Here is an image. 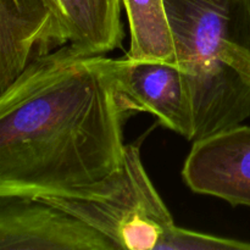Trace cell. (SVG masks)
I'll return each instance as SVG.
<instances>
[{"instance_id": "cell-3", "label": "cell", "mask_w": 250, "mask_h": 250, "mask_svg": "<svg viewBox=\"0 0 250 250\" xmlns=\"http://www.w3.org/2000/svg\"><path fill=\"white\" fill-rule=\"evenodd\" d=\"M100 232L116 249L156 250L175 226L149 178L139 144H126L121 166L84 198H41Z\"/></svg>"}, {"instance_id": "cell-6", "label": "cell", "mask_w": 250, "mask_h": 250, "mask_svg": "<svg viewBox=\"0 0 250 250\" xmlns=\"http://www.w3.org/2000/svg\"><path fill=\"white\" fill-rule=\"evenodd\" d=\"M182 175L194 193L250 207V126L238 125L195 141Z\"/></svg>"}, {"instance_id": "cell-1", "label": "cell", "mask_w": 250, "mask_h": 250, "mask_svg": "<svg viewBox=\"0 0 250 250\" xmlns=\"http://www.w3.org/2000/svg\"><path fill=\"white\" fill-rule=\"evenodd\" d=\"M111 63L65 44L0 93V197L84 198L121 166L128 112Z\"/></svg>"}, {"instance_id": "cell-2", "label": "cell", "mask_w": 250, "mask_h": 250, "mask_svg": "<svg viewBox=\"0 0 250 250\" xmlns=\"http://www.w3.org/2000/svg\"><path fill=\"white\" fill-rule=\"evenodd\" d=\"M187 81L193 142L250 116V0H164Z\"/></svg>"}, {"instance_id": "cell-5", "label": "cell", "mask_w": 250, "mask_h": 250, "mask_svg": "<svg viewBox=\"0 0 250 250\" xmlns=\"http://www.w3.org/2000/svg\"><path fill=\"white\" fill-rule=\"evenodd\" d=\"M112 78L127 112H148L161 125L193 141L192 106L182 70L166 61L112 59Z\"/></svg>"}, {"instance_id": "cell-7", "label": "cell", "mask_w": 250, "mask_h": 250, "mask_svg": "<svg viewBox=\"0 0 250 250\" xmlns=\"http://www.w3.org/2000/svg\"><path fill=\"white\" fill-rule=\"evenodd\" d=\"M65 45L43 0H0V93L42 54Z\"/></svg>"}, {"instance_id": "cell-9", "label": "cell", "mask_w": 250, "mask_h": 250, "mask_svg": "<svg viewBox=\"0 0 250 250\" xmlns=\"http://www.w3.org/2000/svg\"><path fill=\"white\" fill-rule=\"evenodd\" d=\"M131 31L127 58L175 63V43L164 0H121Z\"/></svg>"}, {"instance_id": "cell-8", "label": "cell", "mask_w": 250, "mask_h": 250, "mask_svg": "<svg viewBox=\"0 0 250 250\" xmlns=\"http://www.w3.org/2000/svg\"><path fill=\"white\" fill-rule=\"evenodd\" d=\"M65 44L88 55L121 48V0H43Z\"/></svg>"}, {"instance_id": "cell-4", "label": "cell", "mask_w": 250, "mask_h": 250, "mask_svg": "<svg viewBox=\"0 0 250 250\" xmlns=\"http://www.w3.org/2000/svg\"><path fill=\"white\" fill-rule=\"evenodd\" d=\"M115 250L100 232L41 198L0 197V250Z\"/></svg>"}, {"instance_id": "cell-10", "label": "cell", "mask_w": 250, "mask_h": 250, "mask_svg": "<svg viewBox=\"0 0 250 250\" xmlns=\"http://www.w3.org/2000/svg\"><path fill=\"white\" fill-rule=\"evenodd\" d=\"M156 250H250V242L210 236L175 225L159 242Z\"/></svg>"}]
</instances>
